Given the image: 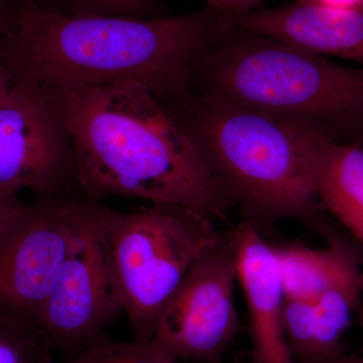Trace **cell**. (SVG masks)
Masks as SVG:
<instances>
[{"instance_id":"obj_1","label":"cell","mask_w":363,"mask_h":363,"mask_svg":"<svg viewBox=\"0 0 363 363\" xmlns=\"http://www.w3.org/2000/svg\"><path fill=\"white\" fill-rule=\"evenodd\" d=\"M233 28L231 16L209 7L156 18L72 16L28 4L0 38L11 83L49 89L135 83L162 104L190 92L198 64Z\"/></svg>"},{"instance_id":"obj_2","label":"cell","mask_w":363,"mask_h":363,"mask_svg":"<svg viewBox=\"0 0 363 363\" xmlns=\"http://www.w3.org/2000/svg\"><path fill=\"white\" fill-rule=\"evenodd\" d=\"M45 89L68 131L83 197L133 198L215 219L235 206L195 140L143 86Z\"/></svg>"},{"instance_id":"obj_3","label":"cell","mask_w":363,"mask_h":363,"mask_svg":"<svg viewBox=\"0 0 363 363\" xmlns=\"http://www.w3.org/2000/svg\"><path fill=\"white\" fill-rule=\"evenodd\" d=\"M175 116L240 205L247 222L314 221L321 204L316 169L327 143L314 126L252 111L211 93L177 100Z\"/></svg>"},{"instance_id":"obj_4","label":"cell","mask_w":363,"mask_h":363,"mask_svg":"<svg viewBox=\"0 0 363 363\" xmlns=\"http://www.w3.org/2000/svg\"><path fill=\"white\" fill-rule=\"evenodd\" d=\"M245 33L227 45L222 38L198 64L195 74H204L206 93L314 126L338 142L363 143V66Z\"/></svg>"},{"instance_id":"obj_5","label":"cell","mask_w":363,"mask_h":363,"mask_svg":"<svg viewBox=\"0 0 363 363\" xmlns=\"http://www.w3.org/2000/svg\"><path fill=\"white\" fill-rule=\"evenodd\" d=\"M123 313L135 340L147 342L157 318L190 267L221 238L215 218L174 205L149 203L121 212L94 202Z\"/></svg>"},{"instance_id":"obj_6","label":"cell","mask_w":363,"mask_h":363,"mask_svg":"<svg viewBox=\"0 0 363 363\" xmlns=\"http://www.w3.org/2000/svg\"><path fill=\"white\" fill-rule=\"evenodd\" d=\"M79 197L21 200L0 220V323L39 335L65 259Z\"/></svg>"},{"instance_id":"obj_7","label":"cell","mask_w":363,"mask_h":363,"mask_svg":"<svg viewBox=\"0 0 363 363\" xmlns=\"http://www.w3.org/2000/svg\"><path fill=\"white\" fill-rule=\"evenodd\" d=\"M94 202L77 200L65 259L40 323L45 346L66 359L85 350L123 313Z\"/></svg>"},{"instance_id":"obj_8","label":"cell","mask_w":363,"mask_h":363,"mask_svg":"<svg viewBox=\"0 0 363 363\" xmlns=\"http://www.w3.org/2000/svg\"><path fill=\"white\" fill-rule=\"evenodd\" d=\"M234 231L190 267L164 305L149 342L164 357L190 363H222L238 330L234 300L238 276Z\"/></svg>"},{"instance_id":"obj_9","label":"cell","mask_w":363,"mask_h":363,"mask_svg":"<svg viewBox=\"0 0 363 363\" xmlns=\"http://www.w3.org/2000/svg\"><path fill=\"white\" fill-rule=\"evenodd\" d=\"M0 186L35 198L82 196L68 131L49 93L16 79L0 102Z\"/></svg>"},{"instance_id":"obj_10","label":"cell","mask_w":363,"mask_h":363,"mask_svg":"<svg viewBox=\"0 0 363 363\" xmlns=\"http://www.w3.org/2000/svg\"><path fill=\"white\" fill-rule=\"evenodd\" d=\"M233 26L363 66V11L335 9L302 0L231 16Z\"/></svg>"},{"instance_id":"obj_11","label":"cell","mask_w":363,"mask_h":363,"mask_svg":"<svg viewBox=\"0 0 363 363\" xmlns=\"http://www.w3.org/2000/svg\"><path fill=\"white\" fill-rule=\"evenodd\" d=\"M233 231L238 281L250 312L252 363H293L284 329L286 295L274 247L250 222Z\"/></svg>"},{"instance_id":"obj_12","label":"cell","mask_w":363,"mask_h":363,"mask_svg":"<svg viewBox=\"0 0 363 363\" xmlns=\"http://www.w3.org/2000/svg\"><path fill=\"white\" fill-rule=\"evenodd\" d=\"M328 247L316 250L274 247L286 300L314 302L348 272L362 269L363 247L332 229L325 233Z\"/></svg>"},{"instance_id":"obj_13","label":"cell","mask_w":363,"mask_h":363,"mask_svg":"<svg viewBox=\"0 0 363 363\" xmlns=\"http://www.w3.org/2000/svg\"><path fill=\"white\" fill-rule=\"evenodd\" d=\"M316 194L328 210L363 247V145L332 140L320 154Z\"/></svg>"},{"instance_id":"obj_14","label":"cell","mask_w":363,"mask_h":363,"mask_svg":"<svg viewBox=\"0 0 363 363\" xmlns=\"http://www.w3.org/2000/svg\"><path fill=\"white\" fill-rule=\"evenodd\" d=\"M64 363H190L172 359L142 341H119L100 335L85 350Z\"/></svg>"},{"instance_id":"obj_15","label":"cell","mask_w":363,"mask_h":363,"mask_svg":"<svg viewBox=\"0 0 363 363\" xmlns=\"http://www.w3.org/2000/svg\"><path fill=\"white\" fill-rule=\"evenodd\" d=\"M63 13L84 16L156 18L157 0H61Z\"/></svg>"},{"instance_id":"obj_16","label":"cell","mask_w":363,"mask_h":363,"mask_svg":"<svg viewBox=\"0 0 363 363\" xmlns=\"http://www.w3.org/2000/svg\"><path fill=\"white\" fill-rule=\"evenodd\" d=\"M206 6L226 16H238L259 9L264 0H205Z\"/></svg>"},{"instance_id":"obj_17","label":"cell","mask_w":363,"mask_h":363,"mask_svg":"<svg viewBox=\"0 0 363 363\" xmlns=\"http://www.w3.org/2000/svg\"><path fill=\"white\" fill-rule=\"evenodd\" d=\"M21 192L13 186H0V220L20 202Z\"/></svg>"},{"instance_id":"obj_18","label":"cell","mask_w":363,"mask_h":363,"mask_svg":"<svg viewBox=\"0 0 363 363\" xmlns=\"http://www.w3.org/2000/svg\"><path fill=\"white\" fill-rule=\"evenodd\" d=\"M321 6L335 7V9H358L363 11V0H308Z\"/></svg>"},{"instance_id":"obj_19","label":"cell","mask_w":363,"mask_h":363,"mask_svg":"<svg viewBox=\"0 0 363 363\" xmlns=\"http://www.w3.org/2000/svg\"><path fill=\"white\" fill-rule=\"evenodd\" d=\"M16 11L9 7L0 6V38L13 30Z\"/></svg>"},{"instance_id":"obj_20","label":"cell","mask_w":363,"mask_h":363,"mask_svg":"<svg viewBox=\"0 0 363 363\" xmlns=\"http://www.w3.org/2000/svg\"><path fill=\"white\" fill-rule=\"evenodd\" d=\"M11 84H13V83H11V78H9L6 63H4L1 51H0V102L6 96Z\"/></svg>"},{"instance_id":"obj_21","label":"cell","mask_w":363,"mask_h":363,"mask_svg":"<svg viewBox=\"0 0 363 363\" xmlns=\"http://www.w3.org/2000/svg\"><path fill=\"white\" fill-rule=\"evenodd\" d=\"M28 4H40V0H0V6L16 9V11Z\"/></svg>"},{"instance_id":"obj_22","label":"cell","mask_w":363,"mask_h":363,"mask_svg":"<svg viewBox=\"0 0 363 363\" xmlns=\"http://www.w3.org/2000/svg\"><path fill=\"white\" fill-rule=\"evenodd\" d=\"M327 363H363V355H348L345 353Z\"/></svg>"},{"instance_id":"obj_23","label":"cell","mask_w":363,"mask_h":363,"mask_svg":"<svg viewBox=\"0 0 363 363\" xmlns=\"http://www.w3.org/2000/svg\"><path fill=\"white\" fill-rule=\"evenodd\" d=\"M360 323H362V351H363V272L360 276Z\"/></svg>"},{"instance_id":"obj_24","label":"cell","mask_w":363,"mask_h":363,"mask_svg":"<svg viewBox=\"0 0 363 363\" xmlns=\"http://www.w3.org/2000/svg\"><path fill=\"white\" fill-rule=\"evenodd\" d=\"M362 145H363V143H362Z\"/></svg>"}]
</instances>
